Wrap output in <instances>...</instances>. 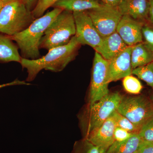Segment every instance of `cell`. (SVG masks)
Returning a JSON list of instances; mask_svg holds the SVG:
<instances>
[{
  "label": "cell",
  "mask_w": 153,
  "mask_h": 153,
  "mask_svg": "<svg viewBox=\"0 0 153 153\" xmlns=\"http://www.w3.org/2000/svg\"><path fill=\"white\" fill-rule=\"evenodd\" d=\"M80 46L74 36L68 44L50 49L47 55L38 59L29 60L22 57L20 64L28 73L26 81H33L43 69L55 72L62 71L75 59Z\"/></svg>",
  "instance_id": "1"
},
{
  "label": "cell",
  "mask_w": 153,
  "mask_h": 153,
  "mask_svg": "<svg viewBox=\"0 0 153 153\" xmlns=\"http://www.w3.org/2000/svg\"><path fill=\"white\" fill-rule=\"evenodd\" d=\"M63 10L62 9L55 8L44 16L35 19L24 31L10 36L21 50L22 58L29 60L40 58L39 46L41 38L50 24Z\"/></svg>",
  "instance_id": "2"
},
{
  "label": "cell",
  "mask_w": 153,
  "mask_h": 153,
  "mask_svg": "<svg viewBox=\"0 0 153 153\" xmlns=\"http://www.w3.org/2000/svg\"><path fill=\"white\" fill-rule=\"evenodd\" d=\"M122 97L118 92L109 93L91 106L85 107L78 117L83 138H87L117 111Z\"/></svg>",
  "instance_id": "3"
},
{
  "label": "cell",
  "mask_w": 153,
  "mask_h": 153,
  "mask_svg": "<svg viewBox=\"0 0 153 153\" xmlns=\"http://www.w3.org/2000/svg\"><path fill=\"white\" fill-rule=\"evenodd\" d=\"M76 33L73 13L63 10L50 24L41 38L39 48L49 51L68 44Z\"/></svg>",
  "instance_id": "4"
},
{
  "label": "cell",
  "mask_w": 153,
  "mask_h": 153,
  "mask_svg": "<svg viewBox=\"0 0 153 153\" xmlns=\"http://www.w3.org/2000/svg\"><path fill=\"white\" fill-rule=\"evenodd\" d=\"M36 19L22 0H10L0 11V33L13 36L28 28Z\"/></svg>",
  "instance_id": "5"
},
{
  "label": "cell",
  "mask_w": 153,
  "mask_h": 153,
  "mask_svg": "<svg viewBox=\"0 0 153 153\" xmlns=\"http://www.w3.org/2000/svg\"><path fill=\"white\" fill-rule=\"evenodd\" d=\"M117 111L141 128L153 116V103L143 95L123 96Z\"/></svg>",
  "instance_id": "6"
},
{
  "label": "cell",
  "mask_w": 153,
  "mask_h": 153,
  "mask_svg": "<svg viewBox=\"0 0 153 153\" xmlns=\"http://www.w3.org/2000/svg\"><path fill=\"white\" fill-rule=\"evenodd\" d=\"M108 61L95 52L87 106H91L109 93L107 81Z\"/></svg>",
  "instance_id": "7"
},
{
  "label": "cell",
  "mask_w": 153,
  "mask_h": 153,
  "mask_svg": "<svg viewBox=\"0 0 153 153\" xmlns=\"http://www.w3.org/2000/svg\"><path fill=\"white\" fill-rule=\"evenodd\" d=\"M100 35L103 38L116 31L123 16L117 7L103 4L97 8L87 11Z\"/></svg>",
  "instance_id": "8"
},
{
  "label": "cell",
  "mask_w": 153,
  "mask_h": 153,
  "mask_svg": "<svg viewBox=\"0 0 153 153\" xmlns=\"http://www.w3.org/2000/svg\"><path fill=\"white\" fill-rule=\"evenodd\" d=\"M76 26L74 36L81 45H87L94 49L99 47L102 37L96 29L87 11L73 12Z\"/></svg>",
  "instance_id": "9"
},
{
  "label": "cell",
  "mask_w": 153,
  "mask_h": 153,
  "mask_svg": "<svg viewBox=\"0 0 153 153\" xmlns=\"http://www.w3.org/2000/svg\"><path fill=\"white\" fill-rule=\"evenodd\" d=\"M131 49L132 47H128L114 58L108 60L107 71L108 83L131 75Z\"/></svg>",
  "instance_id": "10"
},
{
  "label": "cell",
  "mask_w": 153,
  "mask_h": 153,
  "mask_svg": "<svg viewBox=\"0 0 153 153\" xmlns=\"http://www.w3.org/2000/svg\"><path fill=\"white\" fill-rule=\"evenodd\" d=\"M116 127L114 118L111 115L100 126L91 132L85 139L97 147L100 153H105L115 141L114 132Z\"/></svg>",
  "instance_id": "11"
},
{
  "label": "cell",
  "mask_w": 153,
  "mask_h": 153,
  "mask_svg": "<svg viewBox=\"0 0 153 153\" xmlns=\"http://www.w3.org/2000/svg\"><path fill=\"white\" fill-rule=\"evenodd\" d=\"M143 22L123 15L118 25L116 32L128 46L132 47L143 42Z\"/></svg>",
  "instance_id": "12"
},
{
  "label": "cell",
  "mask_w": 153,
  "mask_h": 153,
  "mask_svg": "<svg viewBox=\"0 0 153 153\" xmlns=\"http://www.w3.org/2000/svg\"><path fill=\"white\" fill-rule=\"evenodd\" d=\"M128 47L116 31L109 36L103 37L101 45L94 49L104 59L108 61Z\"/></svg>",
  "instance_id": "13"
},
{
  "label": "cell",
  "mask_w": 153,
  "mask_h": 153,
  "mask_svg": "<svg viewBox=\"0 0 153 153\" xmlns=\"http://www.w3.org/2000/svg\"><path fill=\"white\" fill-rule=\"evenodd\" d=\"M117 7L123 16L143 23L149 17V0H122Z\"/></svg>",
  "instance_id": "14"
},
{
  "label": "cell",
  "mask_w": 153,
  "mask_h": 153,
  "mask_svg": "<svg viewBox=\"0 0 153 153\" xmlns=\"http://www.w3.org/2000/svg\"><path fill=\"white\" fill-rule=\"evenodd\" d=\"M19 48L10 36L0 33V63L16 62L21 63L22 56Z\"/></svg>",
  "instance_id": "15"
},
{
  "label": "cell",
  "mask_w": 153,
  "mask_h": 153,
  "mask_svg": "<svg viewBox=\"0 0 153 153\" xmlns=\"http://www.w3.org/2000/svg\"><path fill=\"white\" fill-rule=\"evenodd\" d=\"M103 4L99 0H60L52 7L73 13L97 8Z\"/></svg>",
  "instance_id": "16"
},
{
  "label": "cell",
  "mask_w": 153,
  "mask_h": 153,
  "mask_svg": "<svg viewBox=\"0 0 153 153\" xmlns=\"http://www.w3.org/2000/svg\"><path fill=\"white\" fill-rule=\"evenodd\" d=\"M153 61V50L142 42L132 47L131 64L133 69L145 66Z\"/></svg>",
  "instance_id": "17"
},
{
  "label": "cell",
  "mask_w": 153,
  "mask_h": 153,
  "mask_svg": "<svg viewBox=\"0 0 153 153\" xmlns=\"http://www.w3.org/2000/svg\"><path fill=\"white\" fill-rule=\"evenodd\" d=\"M142 141L138 133L133 134L125 140L115 141L105 153H134L137 151Z\"/></svg>",
  "instance_id": "18"
},
{
  "label": "cell",
  "mask_w": 153,
  "mask_h": 153,
  "mask_svg": "<svg viewBox=\"0 0 153 153\" xmlns=\"http://www.w3.org/2000/svg\"><path fill=\"white\" fill-rule=\"evenodd\" d=\"M132 74L136 75L153 89V61L145 66L133 69Z\"/></svg>",
  "instance_id": "19"
},
{
  "label": "cell",
  "mask_w": 153,
  "mask_h": 153,
  "mask_svg": "<svg viewBox=\"0 0 153 153\" xmlns=\"http://www.w3.org/2000/svg\"><path fill=\"white\" fill-rule=\"evenodd\" d=\"M111 115L114 118L117 126L123 128L131 133H138L140 128L134 125L126 117L117 111L113 113Z\"/></svg>",
  "instance_id": "20"
},
{
  "label": "cell",
  "mask_w": 153,
  "mask_h": 153,
  "mask_svg": "<svg viewBox=\"0 0 153 153\" xmlns=\"http://www.w3.org/2000/svg\"><path fill=\"white\" fill-rule=\"evenodd\" d=\"M123 79V86L127 92L134 94L140 93L143 86L137 78L130 75L126 76Z\"/></svg>",
  "instance_id": "21"
},
{
  "label": "cell",
  "mask_w": 153,
  "mask_h": 153,
  "mask_svg": "<svg viewBox=\"0 0 153 153\" xmlns=\"http://www.w3.org/2000/svg\"><path fill=\"white\" fill-rule=\"evenodd\" d=\"M71 153H100L97 147L85 139L77 141L74 143Z\"/></svg>",
  "instance_id": "22"
},
{
  "label": "cell",
  "mask_w": 153,
  "mask_h": 153,
  "mask_svg": "<svg viewBox=\"0 0 153 153\" xmlns=\"http://www.w3.org/2000/svg\"><path fill=\"white\" fill-rule=\"evenodd\" d=\"M60 0H38L37 4L32 13L35 19L40 18L44 15L45 11L50 7H52Z\"/></svg>",
  "instance_id": "23"
},
{
  "label": "cell",
  "mask_w": 153,
  "mask_h": 153,
  "mask_svg": "<svg viewBox=\"0 0 153 153\" xmlns=\"http://www.w3.org/2000/svg\"><path fill=\"white\" fill-rule=\"evenodd\" d=\"M138 134L142 140L153 141V116L142 126Z\"/></svg>",
  "instance_id": "24"
},
{
  "label": "cell",
  "mask_w": 153,
  "mask_h": 153,
  "mask_svg": "<svg viewBox=\"0 0 153 153\" xmlns=\"http://www.w3.org/2000/svg\"><path fill=\"white\" fill-rule=\"evenodd\" d=\"M142 35L145 43L153 50V29L147 26H143Z\"/></svg>",
  "instance_id": "25"
},
{
  "label": "cell",
  "mask_w": 153,
  "mask_h": 153,
  "mask_svg": "<svg viewBox=\"0 0 153 153\" xmlns=\"http://www.w3.org/2000/svg\"><path fill=\"white\" fill-rule=\"evenodd\" d=\"M133 134L129 132L123 128L117 126L114 132L115 140L117 141L125 140L130 137Z\"/></svg>",
  "instance_id": "26"
},
{
  "label": "cell",
  "mask_w": 153,
  "mask_h": 153,
  "mask_svg": "<svg viewBox=\"0 0 153 153\" xmlns=\"http://www.w3.org/2000/svg\"><path fill=\"white\" fill-rule=\"evenodd\" d=\"M137 152L138 153H153V141L142 140Z\"/></svg>",
  "instance_id": "27"
},
{
  "label": "cell",
  "mask_w": 153,
  "mask_h": 153,
  "mask_svg": "<svg viewBox=\"0 0 153 153\" xmlns=\"http://www.w3.org/2000/svg\"><path fill=\"white\" fill-rule=\"evenodd\" d=\"M31 84L28 83L25 81H21L18 79H15L12 82L8 83H4V84H0V89L3 88L7 87V86H13L16 85H30Z\"/></svg>",
  "instance_id": "28"
},
{
  "label": "cell",
  "mask_w": 153,
  "mask_h": 153,
  "mask_svg": "<svg viewBox=\"0 0 153 153\" xmlns=\"http://www.w3.org/2000/svg\"><path fill=\"white\" fill-rule=\"evenodd\" d=\"M30 11L34 10L37 4L38 0H22Z\"/></svg>",
  "instance_id": "29"
},
{
  "label": "cell",
  "mask_w": 153,
  "mask_h": 153,
  "mask_svg": "<svg viewBox=\"0 0 153 153\" xmlns=\"http://www.w3.org/2000/svg\"><path fill=\"white\" fill-rule=\"evenodd\" d=\"M101 2L108 5L118 7L122 0H99Z\"/></svg>",
  "instance_id": "30"
},
{
  "label": "cell",
  "mask_w": 153,
  "mask_h": 153,
  "mask_svg": "<svg viewBox=\"0 0 153 153\" xmlns=\"http://www.w3.org/2000/svg\"><path fill=\"white\" fill-rule=\"evenodd\" d=\"M148 19L150 22L153 25V0H149V17Z\"/></svg>",
  "instance_id": "31"
},
{
  "label": "cell",
  "mask_w": 153,
  "mask_h": 153,
  "mask_svg": "<svg viewBox=\"0 0 153 153\" xmlns=\"http://www.w3.org/2000/svg\"><path fill=\"white\" fill-rule=\"evenodd\" d=\"M10 0H0V11Z\"/></svg>",
  "instance_id": "32"
},
{
  "label": "cell",
  "mask_w": 153,
  "mask_h": 153,
  "mask_svg": "<svg viewBox=\"0 0 153 153\" xmlns=\"http://www.w3.org/2000/svg\"><path fill=\"white\" fill-rule=\"evenodd\" d=\"M151 100H152V101L153 103V95L152 96V99H151Z\"/></svg>",
  "instance_id": "33"
},
{
  "label": "cell",
  "mask_w": 153,
  "mask_h": 153,
  "mask_svg": "<svg viewBox=\"0 0 153 153\" xmlns=\"http://www.w3.org/2000/svg\"><path fill=\"white\" fill-rule=\"evenodd\" d=\"M134 153H138V152L136 151V152H134Z\"/></svg>",
  "instance_id": "34"
}]
</instances>
